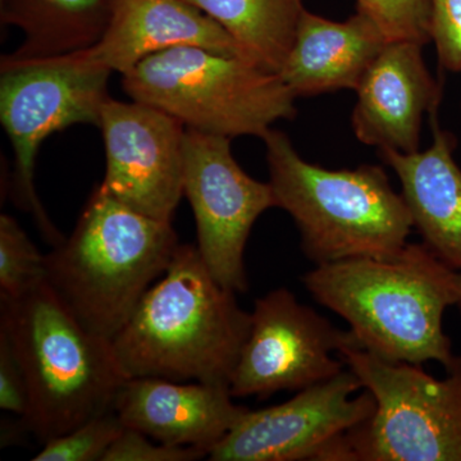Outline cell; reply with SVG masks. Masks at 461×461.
<instances>
[{"mask_svg": "<svg viewBox=\"0 0 461 461\" xmlns=\"http://www.w3.org/2000/svg\"><path fill=\"white\" fill-rule=\"evenodd\" d=\"M388 41L371 16L342 23L304 11L280 75L296 98L357 90Z\"/></svg>", "mask_w": 461, "mask_h": 461, "instance_id": "obj_16", "label": "cell"}, {"mask_svg": "<svg viewBox=\"0 0 461 461\" xmlns=\"http://www.w3.org/2000/svg\"><path fill=\"white\" fill-rule=\"evenodd\" d=\"M0 121L14 154L12 193L21 211L32 214L51 247L65 241L42 208L35 163L42 141L77 123L99 127L112 72L80 53L0 62Z\"/></svg>", "mask_w": 461, "mask_h": 461, "instance_id": "obj_8", "label": "cell"}, {"mask_svg": "<svg viewBox=\"0 0 461 461\" xmlns=\"http://www.w3.org/2000/svg\"><path fill=\"white\" fill-rule=\"evenodd\" d=\"M263 141L276 208L291 215L303 253L312 262L390 259L406 247L411 212L384 168L366 165L333 171L313 165L278 130H269Z\"/></svg>", "mask_w": 461, "mask_h": 461, "instance_id": "obj_4", "label": "cell"}, {"mask_svg": "<svg viewBox=\"0 0 461 461\" xmlns=\"http://www.w3.org/2000/svg\"><path fill=\"white\" fill-rule=\"evenodd\" d=\"M178 47L245 58L222 26L185 0H114L104 35L80 53L124 75L145 58Z\"/></svg>", "mask_w": 461, "mask_h": 461, "instance_id": "obj_15", "label": "cell"}, {"mask_svg": "<svg viewBox=\"0 0 461 461\" xmlns=\"http://www.w3.org/2000/svg\"><path fill=\"white\" fill-rule=\"evenodd\" d=\"M180 245L171 222L139 213L98 186L71 236L45 256V281L81 324L112 341Z\"/></svg>", "mask_w": 461, "mask_h": 461, "instance_id": "obj_3", "label": "cell"}, {"mask_svg": "<svg viewBox=\"0 0 461 461\" xmlns=\"http://www.w3.org/2000/svg\"><path fill=\"white\" fill-rule=\"evenodd\" d=\"M99 129L107 160L100 189L139 213L172 222L184 196V123L153 105L109 98Z\"/></svg>", "mask_w": 461, "mask_h": 461, "instance_id": "obj_12", "label": "cell"}, {"mask_svg": "<svg viewBox=\"0 0 461 461\" xmlns=\"http://www.w3.org/2000/svg\"><path fill=\"white\" fill-rule=\"evenodd\" d=\"M29 388L7 330L0 327V409L25 420L29 412Z\"/></svg>", "mask_w": 461, "mask_h": 461, "instance_id": "obj_25", "label": "cell"}, {"mask_svg": "<svg viewBox=\"0 0 461 461\" xmlns=\"http://www.w3.org/2000/svg\"><path fill=\"white\" fill-rule=\"evenodd\" d=\"M114 0H11L5 21L25 33L9 60L65 56L93 47L111 21Z\"/></svg>", "mask_w": 461, "mask_h": 461, "instance_id": "obj_18", "label": "cell"}, {"mask_svg": "<svg viewBox=\"0 0 461 461\" xmlns=\"http://www.w3.org/2000/svg\"><path fill=\"white\" fill-rule=\"evenodd\" d=\"M350 369L286 402L249 411L212 448V461H348L346 436L375 411L369 391Z\"/></svg>", "mask_w": 461, "mask_h": 461, "instance_id": "obj_9", "label": "cell"}, {"mask_svg": "<svg viewBox=\"0 0 461 461\" xmlns=\"http://www.w3.org/2000/svg\"><path fill=\"white\" fill-rule=\"evenodd\" d=\"M29 388L23 426L42 445L113 409L126 377L112 341L95 335L63 305L47 281L17 299H0Z\"/></svg>", "mask_w": 461, "mask_h": 461, "instance_id": "obj_5", "label": "cell"}, {"mask_svg": "<svg viewBox=\"0 0 461 461\" xmlns=\"http://www.w3.org/2000/svg\"><path fill=\"white\" fill-rule=\"evenodd\" d=\"M430 41L439 66L461 72V0H429Z\"/></svg>", "mask_w": 461, "mask_h": 461, "instance_id": "obj_24", "label": "cell"}, {"mask_svg": "<svg viewBox=\"0 0 461 461\" xmlns=\"http://www.w3.org/2000/svg\"><path fill=\"white\" fill-rule=\"evenodd\" d=\"M251 313L222 286L195 245H180L112 348L124 377L226 384L250 330Z\"/></svg>", "mask_w": 461, "mask_h": 461, "instance_id": "obj_2", "label": "cell"}, {"mask_svg": "<svg viewBox=\"0 0 461 461\" xmlns=\"http://www.w3.org/2000/svg\"><path fill=\"white\" fill-rule=\"evenodd\" d=\"M226 384L139 377L124 381L113 402L121 423L153 441L211 453L248 408Z\"/></svg>", "mask_w": 461, "mask_h": 461, "instance_id": "obj_14", "label": "cell"}, {"mask_svg": "<svg viewBox=\"0 0 461 461\" xmlns=\"http://www.w3.org/2000/svg\"><path fill=\"white\" fill-rule=\"evenodd\" d=\"M433 144L429 150L405 154L379 149L382 159L402 184L412 227L439 260L461 272V169L454 159L456 140L430 115Z\"/></svg>", "mask_w": 461, "mask_h": 461, "instance_id": "obj_17", "label": "cell"}, {"mask_svg": "<svg viewBox=\"0 0 461 461\" xmlns=\"http://www.w3.org/2000/svg\"><path fill=\"white\" fill-rule=\"evenodd\" d=\"M184 195L195 215L196 248L209 271L222 286L245 293V247L258 218L276 208L271 185L239 166L230 138L186 129Z\"/></svg>", "mask_w": 461, "mask_h": 461, "instance_id": "obj_10", "label": "cell"}, {"mask_svg": "<svg viewBox=\"0 0 461 461\" xmlns=\"http://www.w3.org/2000/svg\"><path fill=\"white\" fill-rule=\"evenodd\" d=\"M127 95L162 109L186 129L263 139L272 124L293 120L296 96L281 76L236 56L178 47L145 58L122 75Z\"/></svg>", "mask_w": 461, "mask_h": 461, "instance_id": "obj_6", "label": "cell"}, {"mask_svg": "<svg viewBox=\"0 0 461 461\" xmlns=\"http://www.w3.org/2000/svg\"><path fill=\"white\" fill-rule=\"evenodd\" d=\"M311 295L344 318L357 345L390 363L438 362L455 357L444 314L461 302V272L426 245L406 244L390 259L353 258L306 273Z\"/></svg>", "mask_w": 461, "mask_h": 461, "instance_id": "obj_1", "label": "cell"}, {"mask_svg": "<svg viewBox=\"0 0 461 461\" xmlns=\"http://www.w3.org/2000/svg\"><path fill=\"white\" fill-rule=\"evenodd\" d=\"M45 281V256L14 217H0V299H17Z\"/></svg>", "mask_w": 461, "mask_h": 461, "instance_id": "obj_20", "label": "cell"}, {"mask_svg": "<svg viewBox=\"0 0 461 461\" xmlns=\"http://www.w3.org/2000/svg\"><path fill=\"white\" fill-rule=\"evenodd\" d=\"M339 357L375 402L372 417L346 436L348 461H461V357L444 379L357 346Z\"/></svg>", "mask_w": 461, "mask_h": 461, "instance_id": "obj_7", "label": "cell"}, {"mask_svg": "<svg viewBox=\"0 0 461 461\" xmlns=\"http://www.w3.org/2000/svg\"><path fill=\"white\" fill-rule=\"evenodd\" d=\"M424 45L388 41L357 87L351 124L357 140L402 153L420 151L424 114H437L441 84L423 59Z\"/></svg>", "mask_w": 461, "mask_h": 461, "instance_id": "obj_13", "label": "cell"}, {"mask_svg": "<svg viewBox=\"0 0 461 461\" xmlns=\"http://www.w3.org/2000/svg\"><path fill=\"white\" fill-rule=\"evenodd\" d=\"M457 308H459V309H460V312H461V302H460V304H459V305H457Z\"/></svg>", "mask_w": 461, "mask_h": 461, "instance_id": "obj_26", "label": "cell"}, {"mask_svg": "<svg viewBox=\"0 0 461 461\" xmlns=\"http://www.w3.org/2000/svg\"><path fill=\"white\" fill-rule=\"evenodd\" d=\"M223 27L250 62L280 74L293 48L303 0H185Z\"/></svg>", "mask_w": 461, "mask_h": 461, "instance_id": "obj_19", "label": "cell"}, {"mask_svg": "<svg viewBox=\"0 0 461 461\" xmlns=\"http://www.w3.org/2000/svg\"><path fill=\"white\" fill-rule=\"evenodd\" d=\"M124 427L114 409L96 415L65 435L51 438L33 461H102Z\"/></svg>", "mask_w": 461, "mask_h": 461, "instance_id": "obj_21", "label": "cell"}, {"mask_svg": "<svg viewBox=\"0 0 461 461\" xmlns=\"http://www.w3.org/2000/svg\"><path fill=\"white\" fill-rule=\"evenodd\" d=\"M357 346L350 330L300 304L287 288L256 300L250 330L230 379L233 397L267 399L278 391H302L335 377L346 364L339 353Z\"/></svg>", "mask_w": 461, "mask_h": 461, "instance_id": "obj_11", "label": "cell"}, {"mask_svg": "<svg viewBox=\"0 0 461 461\" xmlns=\"http://www.w3.org/2000/svg\"><path fill=\"white\" fill-rule=\"evenodd\" d=\"M357 9L375 21L388 41L430 42L429 0H357Z\"/></svg>", "mask_w": 461, "mask_h": 461, "instance_id": "obj_22", "label": "cell"}, {"mask_svg": "<svg viewBox=\"0 0 461 461\" xmlns=\"http://www.w3.org/2000/svg\"><path fill=\"white\" fill-rule=\"evenodd\" d=\"M150 437L124 427L102 461H194L204 459L208 451L150 441Z\"/></svg>", "mask_w": 461, "mask_h": 461, "instance_id": "obj_23", "label": "cell"}]
</instances>
